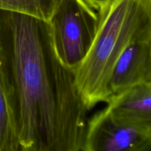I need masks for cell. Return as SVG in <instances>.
I'll return each instance as SVG.
<instances>
[{"label": "cell", "mask_w": 151, "mask_h": 151, "mask_svg": "<svg viewBox=\"0 0 151 151\" xmlns=\"http://www.w3.org/2000/svg\"><path fill=\"white\" fill-rule=\"evenodd\" d=\"M0 151H21L10 109L0 84Z\"/></svg>", "instance_id": "ba28073f"}, {"label": "cell", "mask_w": 151, "mask_h": 151, "mask_svg": "<svg viewBox=\"0 0 151 151\" xmlns=\"http://www.w3.org/2000/svg\"><path fill=\"white\" fill-rule=\"evenodd\" d=\"M83 151H151V132L116 120L105 108L88 120Z\"/></svg>", "instance_id": "277c9868"}, {"label": "cell", "mask_w": 151, "mask_h": 151, "mask_svg": "<svg viewBox=\"0 0 151 151\" xmlns=\"http://www.w3.org/2000/svg\"><path fill=\"white\" fill-rule=\"evenodd\" d=\"M98 23V12L85 0H60L48 24L55 52L65 67L74 72L83 61Z\"/></svg>", "instance_id": "3957f363"}, {"label": "cell", "mask_w": 151, "mask_h": 151, "mask_svg": "<svg viewBox=\"0 0 151 151\" xmlns=\"http://www.w3.org/2000/svg\"><path fill=\"white\" fill-rule=\"evenodd\" d=\"M106 109L119 122L151 132V83H142L114 94Z\"/></svg>", "instance_id": "8992f818"}, {"label": "cell", "mask_w": 151, "mask_h": 151, "mask_svg": "<svg viewBox=\"0 0 151 151\" xmlns=\"http://www.w3.org/2000/svg\"><path fill=\"white\" fill-rule=\"evenodd\" d=\"M111 1L112 0H97V2L99 7L98 10L102 8H104V7H106V6H107ZM98 10H97V11H98Z\"/></svg>", "instance_id": "9c48e42d"}, {"label": "cell", "mask_w": 151, "mask_h": 151, "mask_svg": "<svg viewBox=\"0 0 151 151\" xmlns=\"http://www.w3.org/2000/svg\"><path fill=\"white\" fill-rule=\"evenodd\" d=\"M60 0H0V10L48 22Z\"/></svg>", "instance_id": "52a82bcc"}, {"label": "cell", "mask_w": 151, "mask_h": 151, "mask_svg": "<svg viewBox=\"0 0 151 151\" xmlns=\"http://www.w3.org/2000/svg\"><path fill=\"white\" fill-rule=\"evenodd\" d=\"M97 12L95 38L74 72L77 88L88 110L111 97V73L122 52L136 41L151 38V0H112Z\"/></svg>", "instance_id": "7a4b0ae2"}, {"label": "cell", "mask_w": 151, "mask_h": 151, "mask_svg": "<svg viewBox=\"0 0 151 151\" xmlns=\"http://www.w3.org/2000/svg\"><path fill=\"white\" fill-rule=\"evenodd\" d=\"M142 83H151V38L133 43L118 58L109 82L111 97Z\"/></svg>", "instance_id": "5b68a950"}, {"label": "cell", "mask_w": 151, "mask_h": 151, "mask_svg": "<svg viewBox=\"0 0 151 151\" xmlns=\"http://www.w3.org/2000/svg\"><path fill=\"white\" fill-rule=\"evenodd\" d=\"M90 6L93 7L94 9H95L96 10H98V4H97V0H85Z\"/></svg>", "instance_id": "30bf717a"}, {"label": "cell", "mask_w": 151, "mask_h": 151, "mask_svg": "<svg viewBox=\"0 0 151 151\" xmlns=\"http://www.w3.org/2000/svg\"><path fill=\"white\" fill-rule=\"evenodd\" d=\"M0 84L21 151H83L89 110L48 22L0 10Z\"/></svg>", "instance_id": "6da1fadb"}]
</instances>
